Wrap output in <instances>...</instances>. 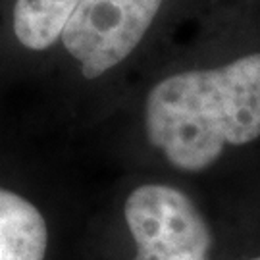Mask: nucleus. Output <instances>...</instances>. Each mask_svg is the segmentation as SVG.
<instances>
[{
    "label": "nucleus",
    "mask_w": 260,
    "mask_h": 260,
    "mask_svg": "<svg viewBox=\"0 0 260 260\" xmlns=\"http://www.w3.org/2000/svg\"><path fill=\"white\" fill-rule=\"evenodd\" d=\"M147 135L172 166L201 172L225 145L260 137V52L214 70L181 72L152 87Z\"/></svg>",
    "instance_id": "nucleus-1"
},
{
    "label": "nucleus",
    "mask_w": 260,
    "mask_h": 260,
    "mask_svg": "<svg viewBox=\"0 0 260 260\" xmlns=\"http://www.w3.org/2000/svg\"><path fill=\"white\" fill-rule=\"evenodd\" d=\"M123 214L137 245L135 260H210V228L195 203L176 187H137Z\"/></svg>",
    "instance_id": "nucleus-2"
},
{
    "label": "nucleus",
    "mask_w": 260,
    "mask_h": 260,
    "mask_svg": "<svg viewBox=\"0 0 260 260\" xmlns=\"http://www.w3.org/2000/svg\"><path fill=\"white\" fill-rule=\"evenodd\" d=\"M164 0H81L62 33L66 50L96 79L137 48Z\"/></svg>",
    "instance_id": "nucleus-3"
},
{
    "label": "nucleus",
    "mask_w": 260,
    "mask_h": 260,
    "mask_svg": "<svg viewBox=\"0 0 260 260\" xmlns=\"http://www.w3.org/2000/svg\"><path fill=\"white\" fill-rule=\"evenodd\" d=\"M47 222L35 205L0 187V260H45Z\"/></svg>",
    "instance_id": "nucleus-4"
},
{
    "label": "nucleus",
    "mask_w": 260,
    "mask_h": 260,
    "mask_svg": "<svg viewBox=\"0 0 260 260\" xmlns=\"http://www.w3.org/2000/svg\"><path fill=\"white\" fill-rule=\"evenodd\" d=\"M81 0H18L14 33L29 50H45L62 37Z\"/></svg>",
    "instance_id": "nucleus-5"
},
{
    "label": "nucleus",
    "mask_w": 260,
    "mask_h": 260,
    "mask_svg": "<svg viewBox=\"0 0 260 260\" xmlns=\"http://www.w3.org/2000/svg\"><path fill=\"white\" fill-rule=\"evenodd\" d=\"M251 260H260V256H256V258H251Z\"/></svg>",
    "instance_id": "nucleus-6"
}]
</instances>
